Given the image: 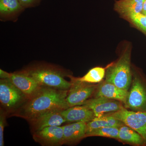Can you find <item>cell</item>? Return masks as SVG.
<instances>
[{"label": "cell", "mask_w": 146, "mask_h": 146, "mask_svg": "<svg viewBox=\"0 0 146 146\" xmlns=\"http://www.w3.org/2000/svg\"><path fill=\"white\" fill-rule=\"evenodd\" d=\"M68 91L42 86L25 103L21 115L31 122L47 112L67 109L69 108L66 100Z\"/></svg>", "instance_id": "cell-1"}, {"label": "cell", "mask_w": 146, "mask_h": 146, "mask_svg": "<svg viewBox=\"0 0 146 146\" xmlns=\"http://www.w3.org/2000/svg\"><path fill=\"white\" fill-rule=\"evenodd\" d=\"M31 77L42 86L60 90H69L72 82L64 78L62 72L46 66L32 67L21 71Z\"/></svg>", "instance_id": "cell-2"}, {"label": "cell", "mask_w": 146, "mask_h": 146, "mask_svg": "<svg viewBox=\"0 0 146 146\" xmlns=\"http://www.w3.org/2000/svg\"><path fill=\"white\" fill-rule=\"evenodd\" d=\"M130 60V51L127 49L116 63L110 64L108 67L105 81L128 91L132 81Z\"/></svg>", "instance_id": "cell-3"}, {"label": "cell", "mask_w": 146, "mask_h": 146, "mask_svg": "<svg viewBox=\"0 0 146 146\" xmlns=\"http://www.w3.org/2000/svg\"><path fill=\"white\" fill-rule=\"evenodd\" d=\"M28 100L25 94L8 79L0 80V102L7 110L18 108Z\"/></svg>", "instance_id": "cell-4"}, {"label": "cell", "mask_w": 146, "mask_h": 146, "mask_svg": "<svg viewBox=\"0 0 146 146\" xmlns=\"http://www.w3.org/2000/svg\"><path fill=\"white\" fill-rule=\"evenodd\" d=\"M125 107L136 112H146V85L138 76H134Z\"/></svg>", "instance_id": "cell-5"}, {"label": "cell", "mask_w": 146, "mask_h": 146, "mask_svg": "<svg viewBox=\"0 0 146 146\" xmlns=\"http://www.w3.org/2000/svg\"><path fill=\"white\" fill-rule=\"evenodd\" d=\"M122 122L138 132L146 141V112L128 110L125 108L116 112L105 114Z\"/></svg>", "instance_id": "cell-6"}, {"label": "cell", "mask_w": 146, "mask_h": 146, "mask_svg": "<svg viewBox=\"0 0 146 146\" xmlns=\"http://www.w3.org/2000/svg\"><path fill=\"white\" fill-rule=\"evenodd\" d=\"M72 81L66 98L69 107L84 104L97 87L96 85L78 81L73 78Z\"/></svg>", "instance_id": "cell-7"}, {"label": "cell", "mask_w": 146, "mask_h": 146, "mask_svg": "<svg viewBox=\"0 0 146 146\" xmlns=\"http://www.w3.org/2000/svg\"><path fill=\"white\" fill-rule=\"evenodd\" d=\"M122 103L117 100L100 97L88 100L83 105L91 110L97 117L122 109L124 108Z\"/></svg>", "instance_id": "cell-8"}, {"label": "cell", "mask_w": 146, "mask_h": 146, "mask_svg": "<svg viewBox=\"0 0 146 146\" xmlns=\"http://www.w3.org/2000/svg\"><path fill=\"white\" fill-rule=\"evenodd\" d=\"M33 138L44 145H61L64 144L63 126H52L36 131L33 134Z\"/></svg>", "instance_id": "cell-9"}, {"label": "cell", "mask_w": 146, "mask_h": 146, "mask_svg": "<svg viewBox=\"0 0 146 146\" xmlns=\"http://www.w3.org/2000/svg\"><path fill=\"white\" fill-rule=\"evenodd\" d=\"M7 79L25 94L28 99L42 87L35 80L22 72L11 73Z\"/></svg>", "instance_id": "cell-10"}, {"label": "cell", "mask_w": 146, "mask_h": 146, "mask_svg": "<svg viewBox=\"0 0 146 146\" xmlns=\"http://www.w3.org/2000/svg\"><path fill=\"white\" fill-rule=\"evenodd\" d=\"M66 122L88 123L95 117L94 112L84 105L76 106L60 111Z\"/></svg>", "instance_id": "cell-11"}, {"label": "cell", "mask_w": 146, "mask_h": 146, "mask_svg": "<svg viewBox=\"0 0 146 146\" xmlns=\"http://www.w3.org/2000/svg\"><path fill=\"white\" fill-rule=\"evenodd\" d=\"M128 91H125L115 84L105 80L100 84L95 91V97H103L117 100L125 104Z\"/></svg>", "instance_id": "cell-12"}, {"label": "cell", "mask_w": 146, "mask_h": 146, "mask_svg": "<svg viewBox=\"0 0 146 146\" xmlns=\"http://www.w3.org/2000/svg\"><path fill=\"white\" fill-rule=\"evenodd\" d=\"M61 110H54L47 112L32 121L31 122L35 129L36 131L46 127L60 126L66 122L64 117L60 113Z\"/></svg>", "instance_id": "cell-13"}, {"label": "cell", "mask_w": 146, "mask_h": 146, "mask_svg": "<svg viewBox=\"0 0 146 146\" xmlns=\"http://www.w3.org/2000/svg\"><path fill=\"white\" fill-rule=\"evenodd\" d=\"M86 123L78 122L63 126L64 144L72 143L85 138Z\"/></svg>", "instance_id": "cell-14"}, {"label": "cell", "mask_w": 146, "mask_h": 146, "mask_svg": "<svg viewBox=\"0 0 146 146\" xmlns=\"http://www.w3.org/2000/svg\"><path fill=\"white\" fill-rule=\"evenodd\" d=\"M124 125L125 124L122 122L115 119L112 116L104 115L100 117H95L93 120L87 123L86 133L100 128L120 127Z\"/></svg>", "instance_id": "cell-15"}, {"label": "cell", "mask_w": 146, "mask_h": 146, "mask_svg": "<svg viewBox=\"0 0 146 146\" xmlns=\"http://www.w3.org/2000/svg\"><path fill=\"white\" fill-rule=\"evenodd\" d=\"M117 139L122 142L135 145H142L146 141L138 132L125 125L119 127Z\"/></svg>", "instance_id": "cell-16"}, {"label": "cell", "mask_w": 146, "mask_h": 146, "mask_svg": "<svg viewBox=\"0 0 146 146\" xmlns=\"http://www.w3.org/2000/svg\"><path fill=\"white\" fill-rule=\"evenodd\" d=\"M145 0H119L115 5L116 10L124 16L131 13H142Z\"/></svg>", "instance_id": "cell-17"}, {"label": "cell", "mask_w": 146, "mask_h": 146, "mask_svg": "<svg viewBox=\"0 0 146 146\" xmlns=\"http://www.w3.org/2000/svg\"><path fill=\"white\" fill-rule=\"evenodd\" d=\"M105 68L95 67L91 69L81 78H74L76 80L88 83H96L101 82L106 75Z\"/></svg>", "instance_id": "cell-18"}, {"label": "cell", "mask_w": 146, "mask_h": 146, "mask_svg": "<svg viewBox=\"0 0 146 146\" xmlns=\"http://www.w3.org/2000/svg\"><path fill=\"white\" fill-rule=\"evenodd\" d=\"M23 7L19 0H0V13L2 16H12L22 10Z\"/></svg>", "instance_id": "cell-19"}, {"label": "cell", "mask_w": 146, "mask_h": 146, "mask_svg": "<svg viewBox=\"0 0 146 146\" xmlns=\"http://www.w3.org/2000/svg\"><path fill=\"white\" fill-rule=\"evenodd\" d=\"M119 127H106L97 129L86 133L85 137L89 136H101L107 138L117 139Z\"/></svg>", "instance_id": "cell-20"}, {"label": "cell", "mask_w": 146, "mask_h": 146, "mask_svg": "<svg viewBox=\"0 0 146 146\" xmlns=\"http://www.w3.org/2000/svg\"><path fill=\"white\" fill-rule=\"evenodd\" d=\"M139 29L146 34V15L141 13H131L125 16Z\"/></svg>", "instance_id": "cell-21"}, {"label": "cell", "mask_w": 146, "mask_h": 146, "mask_svg": "<svg viewBox=\"0 0 146 146\" xmlns=\"http://www.w3.org/2000/svg\"><path fill=\"white\" fill-rule=\"evenodd\" d=\"M5 123V114L1 110L0 115V146H4L3 132Z\"/></svg>", "instance_id": "cell-22"}, {"label": "cell", "mask_w": 146, "mask_h": 146, "mask_svg": "<svg viewBox=\"0 0 146 146\" xmlns=\"http://www.w3.org/2000/svg\"><path fill=\"white\" fill-rule=\"evenodd\" d=\"M39 0H19L23 7H29L34 5Z\"/></svg>", "instance_id": "cell-23"}, {"label": "cell", "mask_w": 146, "mask_h": 146, "mask_svg": "<svg viewBox=\"0 0 146 146\" xmlns=\"http://www.w3.org/2000/svg\"><path fill=\"white\" fill-rule=\"evenodd\" d=\"M11 73L7 72L1 69L0 70V77L1 79H7L9 78Z\"/></svg>", "instance_id": "cell-24"}, {"label": "cell", "mask_w": 146, "mask_h": 146, "mask_svg": "<svg viewBox=\"0 0 146 146\" xmlns=\"http://www.w3.org/2000/svg\"><path fill=\"white\" fill-rule=\"evenodd\" d=\"M141 13L146 15V0H145L144 1L143 5V10Z\"/></svg>", "instance_id": "cell-25"}]
</instances>
